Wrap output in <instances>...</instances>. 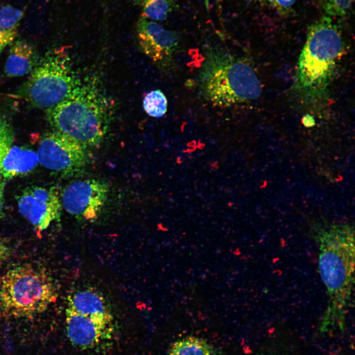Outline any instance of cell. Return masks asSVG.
I'll use <instances>...</instances> for the list:
<instances>
[{
	"label": "cell",
	"instance_id": "cell-10",
	"mask_svg": "<svg viewBox=\"0 0 355 355\" xmlns=\"http://www.w3.org/2000/svg\"><path fill=\"white\" fill-rule=\"evenodd\" d=\"M137 33L143 52L159 67L169 68L178 44L177 34L155 22L143 18L138 23Z\"/></svg>",
	"mask_w": 355,
	"mask_h": 355
},
{
	"label": "cell",
	"instance_id": "cell-14",
	"mask_svg": "<svg viewBox=\"0 0 355 355\" xmlns=\"http://www.w3.org/2000/svg\"><path fill=\"white\" fill-rule=\"evenodd\" d=\"M39 163L36 152L25 146L12 145L3 159V181L32 172Z\"/></svg>",
	"mask_w": 355,
	"mask_h": 355
},
{
	"label": "cell",
	"instance_id": "cell-24",
	"mask_svg": "<svg viewBox=\"0 0 355 355\" xmlns=\"http://www.w3.org/2000/svg\"><path fill=\"white\" fill-rule=\"evenodd\" d=\"M0 282H1V277H0Z\"/></svg>",
	"mask_w": 355,
	"mask_h": 355
},
{
	"label": "cell",
	"instance_id": "cell-21",
	"mask_svg": "<svg viewBox=\"0 0 355 355\" xmlns=\"http://www.w3.org/2000/svg\"><path fill=\"white\" fill-rule=\"evenodd\" d=\"M273 8L281 14H288L291 10L296 0H260Z\"/></svg>",
	"mask_w": 355,
	"mask_h": 355
},
{
	"label": "cell",
	"instance_id": "cell-22",
	"mask_svg": "<svg viewBox=\"0 0 355 355\" xmlns=\"http://www.w3.org/2000/svg\"><path fill=\"white\" fill-rule=\"evenodd\" d=\"M11 254L9 246L0 238V265L5 262Z\"/></svg>",
	"mask_w": 355,
	"mask_h": 355
},
{
	"label": "cell",
	"instance_id": "cell-7",
	"mask_svg": "<svg viewBox=\"0 0 355 355\" xmlns=\"http://www.w3.org/2000/svg\"><path fill=\"white\" fill-rule=\"evenodd\" d=\"M85 146L57 131L44 134L36 153L45 168L68 175L83 170L89 162Z\"/></svg>",
	"mask_w": 355,
	"mask_h": 355
},
{
	"label": "cell",
	"instance_id": "cell-13",
	"mask_svg": "<svg viewBox=\"0 0 355 355\" xmlns=\"http://www.w3.org/2000/svg\"><path fill=\"white\" fill-rule=\"evenodd\" d=\"M4 66L8 77H19L31 73L39 60L35 46L24 39H17L10 45Z\"/></svg>",
	"mask_w": 355,
	"mask_h": 355
},
{
	"label": "cell",
	"instance_id": "cell-9",
	"mask_svg": "<svg viewBox=\"0 0 355 355\" xmlns=\"http://www.w3.org/2000/svg\"><path fill=\"white\" fill-rule=\"evenodd\" d=\"M106 183L94 179L78 180L71 182L61 194L62 205L69 213L89 220L97 218L108 195Z\"/></svg>",
	"mask_w": 355,
	"mask_h": 355
},
{
	"label": "cell",
	"instance_id": "cell-18",
	"mask_svg": "<svg viewBox=\"0 0 355 355\" xmlns=\"http://www.w3.org/2000/svg\"><path fill=\"white\" fill-rule=\"evenodd\" d=\"M168 102L164 94L159 89L147 93L143 100V107L147 114L153 117L163 116L167 110Z\"/></svg>",
	"mask_w": 355,
	"mask_h": 355
},
{
	"label": "cell",
	"instance_id": "cell-20",
	"mask_svg": "<svg viewBox=\"0 0 355 355\" xmlns=\"http://www.w3.org/2000/svg\"><path fill=\"white\" fill-rule=\"evenodd\" d=\"M14 133L12 124L8 117L0 114V181L2 180L1 166L3 158L12 145Z\"/></svg>",
	"mask_w": 355,
	"mask_h": 355
},
{
	"label": "cell",
	"instance_id": "cell-4",
	"mask_svg": "<svg viewBox=\"0 0 355 355\" xmlns=\"http://www.w3.org/2000/svg\"><path fill=\"white\" fill-rule=\"evenodd\" d=\"M199 82L204 97L213 106L222 107L255 100L262 91L251 66L224 50L207 52Z\"/></svg>",
	"mask_w": 355,
	"mask_h": 355
},
{
	"label": "cell",
	"instance_id": "cell-5",
	"mask_svg": "<svg viewBox=\"0 0 355 355\" xmlns=\"http://www.w3.org/2000/svg\"><path fill=\"white\" fill-rule=\"evenodd\" d=\"M55 297L50 278L32 266L16 267L1 277L0 313L4 316L21 318L40 314Z\"/></svg>",
	"mask_w": 355,
	"mask_h": 355
},
{
	"label": "cell",
	"instance_id": "cell-11",
	"mask_svg": "<svg viewBox=\"0 0 355 355\" xmlns=\"http://www.w3.org/2000/svg\"><path fill=\"white\" fill-rule=\"evenodd\" d=\"M66 329L71 344L82 349L94 347L99 343L109 325L98 322L67 307Z\"/></svg>",
	"mask_w": 355,
	"mask_h": 355
},
{
	"label": "cell",
	"instance_id": "cell-8",
	"mask_svg": "<svg viewBox=\"0 0 355 355\" xmlns=\"http://www.w3.org/2000/svg\"><path fill=\"white\" fill-rule=\"evenodd\" d=\"M17 201L20 213L33 225L38 235L60 216L62 205L56 187H27L17 196Z\"/></svg>",
	"mask_w": 355,
	"mask_h": 355
},
{
	"label": "cell",
	"instance_id": "cell-3",
	"mask_svg": "<svg viewBox=\"0 0 355 355\" xmlns=\"http://www.w3.org/2000/svg\"><path fill=\"white\" fill-rule=\"evenodd\" d=\"M46 111L54 130L85 146L103 141L111 114L106 97L90 83H80L66 99Z\"/></svg>",
	"mask_w": 355,
	"mask_h": 355
},
{
	"label": "cell",
	"instance_id": "cell-1",
	"mask_svg": "<svg viewBox=\"0 0 355 355\" xmlns=\"http://www.w3.org/2000/svg\"><path fill=\"white\" fill-rule=\"evenodd\" d=\"M313 237L319 250V269L327 290V307L320 328L344 327L353 305L355 233L348 223H335L315 227Z\"/></svg>",
	"mask_w": 355,
	"mask_h": 355
},
{
	"label": "cell",
	"instance_id": "cell-2",
	"mask_svg": "<svg viewBox=\"0 0 355 355\" xmlns=\"http://www.w3.org/2000/svg\"><path fill=\"white\" fill-rule=\"evenodd\" d=\"M343 48L341 31L332 18L324 15L310 25L299 58L295 86L304 99L314 102L326 96Z\"/></svg>",
	"mask_w": 355,
	"mask_h": 355
},
{
	"label": "cell",
	"instance_id": "cell-19",
	"mask_svg": "<svg viewBox=\"0 0 355 355\" xmlns=\"http://www.w3.org/2000/svg\"><path fill=\"white\" fill-rule=\"evenodd\" d=\"M316 4L331 18L344 17L351 11L354 0H313Z\"/></svg>",
	"mask_w": 355,
	"mask_h": 355
},
{
	"label": "cell",
	"instance_id": "cell-15",
	"mask_svg": "<svg viewBox=\"0 0 355 355\" xmlns=\"http://www.w3.org/2000/svg\"><path fill=\"white\" fill-rule=\"evenodd\" d=\"M24 15V10L8 4L0 7V56L16 40Z\"/></svg>",
	"mask_w": 355,
	"mask_h": 355
},
{
	"label": "cell",
	"instance_id": "cell-17",
	"mask_svg": "<svg viewBox=\"0 0 355 355\" xmlns=\"http://www.w3.org/2000/svg\"><path fill=\"white\" fill-rule=\"evenodd\" d=\"M174 0H142V18L165 20L175 6Z\"/></svg>",
	"mask_w": 355,
	"mask_h": 355
},
{
	"label": "cell",
	"instance_id": "cell-12",
	"mask_svg": "<svg viewBox=\"0 0 355 355\" xmlns=\"http://www.w3.org/2000/svg\"><path fill=\"white\" fill-rule=\"evenodd\" d=\"M68 307L100 323L109 325L112 316L103 297L90 289L78 291L68 298Z\"/></svg>",
	"mask_w": 355,
	"mask_h": 355
},
{
	"label": "cell",
	"instance_id": "cell-6",
	"mask_svg": "<svg viewBox=\"0 0 355 355\" xmlns=\"http://www.w3.org/2000/svg\"><path fill=\"white\" fill-rule=\"evenodd\" d=\"M80 83L67 52L55 49L39 59L19 96L32 106L47 110L66 99Z\"/></svg>",
	"mask_w": 355,
	"mask_h": 355
},
{
	"label": "cell",
	"instance_id": "cell-23",
	"mask_svg": "<svg viewBox=\"0 0 355 355\" xmlns=\"http://www.w3.org/2000/svg\"><path fill=\"white\" fill-rule=\"evenodd\" d=\"M5 182L4 181H0V218L3 216V209L4 205V190Z\"/></svg>",
	"mask_w": 355,
	"mask_h": 355
},
{
	"label": "cell",
	"instance_id": "cell-16",
	"mask_svg": "<svg viewBox=\"0 0 355 355\" xmlns=\"http://www.w3.org/2000/svg\"><path fill=\"white\" fill-rule=\"evenodd\" d=\"M167 355H216V354L214 348L205 340L190 336L175 342Z\"/></svg>",
	"mask_w": 355,
	"mask_h": 355
}]
</instances>
